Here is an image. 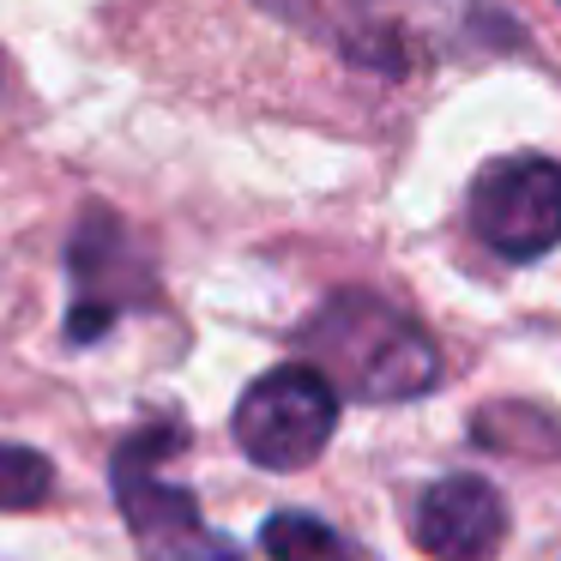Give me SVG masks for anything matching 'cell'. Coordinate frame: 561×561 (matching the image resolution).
I'll list each match as a JSON object with an SVG mask.
<instances>
[{"instance_id":"1","label":"cell","mask_w":561,"mask_h":561,"mask_svg":"<svg viewBox=\"0 0 561 561\" xmlns=\"http://www.w3.org/2000/svg\"><path fill=\"white\" fill-rule=\"evenodd\" d=\"M302 351L314 368H327L332 387L356 404H399L423 399L440 380V351L404 308H392L375 290H339L320 302V314L302 327Z\"/></svg>"},{"instance_id":"2","label":"cell","mask_w":561,"mask_h":561,"mask_svg":"<svg viewBox=\"0 0 561 561\" xmlns=\"http://www.w3.org/2000/svg\"><path fill=\"white\" fill-rule=\"evenodd\" d=\"M182 447H187V423L170 416V423L134 428L110 459V489L127 531H134L139 561H248L230 537L206 525L194 489L163 477V459Z\"/></svg>"},{"instance_id":"3","label":"cell","mask_w":561,"mask_h":561,"mask_svg":"<svg viewBox=\"0 0 561 561\" xmlns=\"http://www.w3.org/2000/svg\"><path fill=\"white\" fill-rule=\"evenodd\" d=\"M230 428L260 471H302L339 428V387L314 363H278L242 392Z\"/></svg>"},{"instance_id":"4","label":"cell","mask_w":561,"mask_h":561,"mask_svg":"<svg viewBox=\"0 0 561 561\" xmlns=\"http://www.w3.org/2000/svg\"><path fill=\"white\" fill-rule=\"evenodd\" d=\"M67 272H73V314H67L73 344H98L122 314H134L158 296V272L139 254L134 230L103 206L79 218L73 242H67Z\"/></svg>"},{"instance_id":"5","label":"cell","mask_w":561,"mask_h":561,"mask_svg":"<svg viewBox=\"0 0 561 561\" xmlns=\"http://www.w3.org/2000/svg\"><path fill=\"white\" fill-rule=\"evenodd\" d=\"M471 230L501 260H543L561 248V163L519 151L471 182Z\"/></svg>"},{"instance_id":"6","label":"cell","mask_w":561,"mask_h":561,"mask_svg":"<svg viewBox=\"0 0 561 561\" xmlns=\"http://www.w3.org/2000/svg\"><path fill=\"white\" fill-rule=\"evenodd\" d=\"M411 531L428 561H495L507 543V501L489 477L453 471L423 489Z\"/></svg>"},{"instance_id":"7","label":"cell","mask_w":561,"mask_h":561,"mask_svg":"<svg viewBox=\"0 0 561 561\" xmlns=\"http://www.w3.org/2000/svg\"><path fill=\"white\" fill-rule=\"evenodd\" d=\"M260 549H266L272 561H368L363 549L351 543L344 531H332L320 513H272L266 525H260Z\"/></svg>"},{"instance_id":"8","label":"cell","mask_w":561,"mask_h":561,"mask_svg":"<svg viewBox=\"0 0 561 561\" xmlns=\"http://www.w3.org/2000/svg\"><path fill=\"white\" fill-rule=\"evenodd\" d=\"M55 489V465L37 447H7L0 440V513H25L43 507Z\"/></svg>"}]
</instances>
